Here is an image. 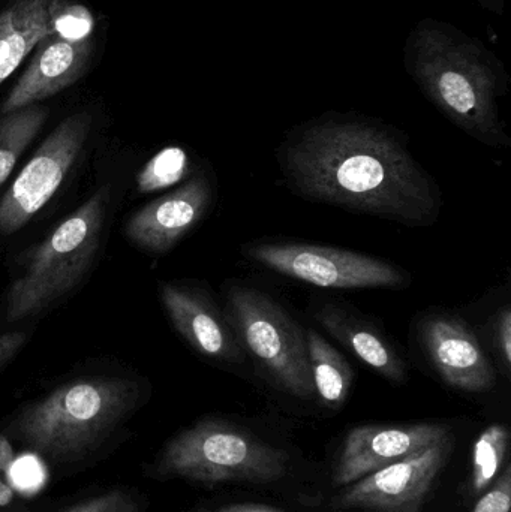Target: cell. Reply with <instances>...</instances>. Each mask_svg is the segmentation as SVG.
<instances>
[{
	"label": "cell",
	"mask_w": 511,
	"mask_h": 512,
	"mask_svg": "<svg viewBox=\"0 0 511 512\" xmlns=\"http://www.w3.org/2000/svg\"><path fill=\"white\" fill-rule=\"evenodd\" d=\"M287 185L305 200L429 227L443 207L429 174L392 129L327 114L294 129L279 149Z\"/></svg>",
	"instance_id": "cell-1"
},
{
	"label": "cell",
	"mask_w": 511,
	"mask_h": 512,
	"mask_svg": "<svg viewBox=\"0 0 511 512\" xmlns=\"http://www.w3.org/2000/svg\"><path fill=\"white\" fill-rule=\"evenodd\" d=\"M404 63L423 95L450 122L486 146H510L498 107L509 75L479 39L446 21L425 18L408 35Z\"/></svg>",
	"instance_id": "cell-2"
},
{
	"label": "cell",
	"mask_w": 511,
	"mask_h": 512,
	"mask_svg": "<svg viewBox=\"0 0 511 512\" xmlns=\"http://www.w3.org/2000/svg\"><path fill=\"white\" fill-rule=\"evenodd\" d=\"M140 388L131 379L95 376L66 382L24 406L8 432L56 462L83 459L134 411Z\"/></svg>",
	"instance_id": "cell-3"
},
{
	"label": "cell",
	"mask_w": 511,
	"mask_h": 512,
	"mask_svg": "<svg viewBox=\"0 0 511 512\" xmlns=\"http://www.w3.org/2000/svg\"><path fill=\"white\" fill-rule=\"evenodd\" d=\"M290 457L249 430L224 420H201L174 436L156 471L216 486L221 483L269 484L287 475Z\"/></svg>",
	"instance_id": "cell-4"
},
{
	"label": "cell",
	"mask_w": 511,
	"mask_h": 512,
	"mask_svg": "<svg viewBox=\"0 0 511 512\" xmlns=\"http://www.w3.org/2000/svg\"><path fill=\"white\" fill-rule=\"evenodd\" d=\"M107 209V189L78 207L35 249L6 294V322L38 315L71 292L96 258Z\"/></svg>",
	"instance_id": "cell-5"
},
{
	"label": "cell",
	"mask_w": 511,
	"mask_h": 512,
	"mask_svg": "<svg viewBox=\"0 0 511 512\" xmlns=\"http://www.w3.org/2000/svg\"><path fill=\"white\" fill-rule=\"evenodd\" d=\"M227 316L246 354L276 388L300 399L315 396L306 331L269 295L231 285Z\"/></svg>",
	"instance_id": "cell-6"
},
{
	"label": "cell",
	"mask_w": 511,
	"mask_h": 512,
	"mask_svg": "<svg viewBox=\"0 0 511 512\" xmlns=\"http://www.w3.org/2000/svg\"><path fill=\"white\" fill-rule=\"evenodd\" d=\"M245 255L282 276L320 288L402 289L411 283L407 271L383 259L312 243H251Z\"/></svg>",
	"instance_id": "cell-7"
},
{
	"label": "cell",
	"mask_w": 511,
	"mask_h": 512,
	"mask_svg": "<svg viewBox=\"0 0 511 512\" xmlns=\"http://www.w3.org/2000/svg\"><path fill=\"white\" fill-rule=\"evenodd\" d=\"M86 111L71 114L45 138L0 200V234L17 233L54 197L92 131Z\"/></svg>",
	"instance_id": "cell-8"
},
{
	"label": "cell",
	"mask_w": 511,
	"mask_h": 512,
	"mask_svg": "<svg viewBox=\"0 0 511 512\" xmlns=\"http://www.w3.org/2000/svg\"><path fill=\"white\" fill-rule=\"evenodd\" d=\"M455 438L444 439L401 462L378 469L333 499L336 510L368 512H420L434 489L450 454Z\"/></svg>",
	"instance_id": "cell-9"
},
{
	"label": "cell",
	"mask_w": 511,
	"mask_h": 512,
	"mask_svg": "<svg viewBox=\"0 0 511 512\" xmlns=\"http://www.w3.org/2000/svg\"><path fill=\"white\" fill-rule=\"evenodd\" d=\"M419 339L444 384L473 394L488 393L494 388V364L464 319L450 313H428L420 321Z\"/></svg>",
	"instance_id": "cell-10"
},
{
	"label": "cell",
	"mask_w": 511,
	"mask_h": 512,
	"mask_svg": "<svg viewBox=\"0 0 511 512\" xmlns=\"http://www.w3.org/2000/svg\"><path fill=\"white\" fill-rule=\"evenodd\" d=\"M450 436H453L452 427L441 423L354 427L345 438L336 466L335 484L350 486L360 478L401 462Z\"/></svg>",
	"instance_id": "cell-11"
},
{
	"label": "cell",
	"mask_w": 511,
	"mask_h": 512,
	"mask_svg": "<svg viewBox=\"0 0 511 512\" xmlns=\"http://www.w3.org/2000/svg\"><path fill=\"white\" fill-rule=\"evenodd\" d=\"M161 298L174 328L198 354L230 366L245 363L248 354L236 330L209 294L165 283Z\"/></svg>",
	"instance_id": "cell-12"
},
{
	"label": "cell",
	"mask_w": 511,
	"mask_h": 512,
	"mask_svg": "<svg viewBox=\"0 0 511 512\" xmlns=\"http://www.w3.org/2000/svg\"><path fill=\"white\" fill-rule=\"evenodd\" d=\"M213 186L204 174L138 210L126 225L129 240L153 254H165L188 236L209 212Z\"/></svg>",
	"instance_id": "cell-13"
},
{
	"label": "cell",
	"mask_w": 511,
	"mask_h": 512,
	"mask_svg": "<svg viewBox=\"0 0 511 512\" xmlns=\"http://www.w3.org/2000/svg\"><path fill=\"white\" fill-rule=\"evenodd\" d=\"M92 41H72L50 32L35 47L26 71L0 107V114L12 113L57 95L77 83L92 56Z\"/></svg>",
	"instance_id": "cell-14"
},
{
	"label": "cell",
	"mask_w": 511,
	"mask_h": 512,
	"mask_svg": "<svg viewBox=\"0 0 511 512\" xmlns=\"http://www.w3.org/2000/svg\"><path fill=\"white\" fill-rule=\"evenodd\" d=\"M314 319L378 375L393 384L407 381V363L392 340L359 310L330 301L315 309Z\"/></svg>",
	"instance_id": "cell-15"
},
{
	"label": "cell",
	"mask_w": 511,
	"mask_h": 512,
	"mask_svg": "<svg viewBox=\"0 0 511 512\" xmlns=\"http://www.w3.org/2000/svg\"><path fill=\"white\" fill-rule=\"evenodd\" d=\"M57 3L59 0H15L0 11V84L51 32Z\"/></svg>",
	"instance_id": "cell-16"
},
{
	"label": "cell",
	"mask_w": 511,
	"mask_h": 512,
	"mask_svg": "<svg viewBox=\"0 0 511 512\" xmlns=\"http://www.w3.org/2000/svg\"><path fill=\"white\" fill-rule=\"evenodd\" d=\"M306 342L315 394L327 408H341L347 402L353 385V367L318 331H306Z\"/></svg>",
	"instance_id": "cell-17"
},
{
	"label": "cell",
	"mask_w": 511,
	"mask_h": 512,
	"mask_svg": "<svg viewBox=\"0 0 511 512\" xmlns=\"http://www.w3.org/2000/svg\"><path fill=\"white\" fill-rule=\"evenodd\" d=\"M47 108L29 105L0 117V186L14 170L20 156L35 140L47 120Z\"/></svg>",
	"instance_id": "cell-18"
},
{
	"label": "cell",
	"mask_w": 511,
	"mask_h": 512,
	"mask_svg": "<svg viewBox=\"0 0 511 512\" xmlns=\"http://www.w3.org/2000/svg\"><path fill=\"white\" fill-rule=\"evenodd\" d=\"M510 447V432L504 424H492L483 430L473 447L471 495H482L495 483L504 466Z\"/></svg>",
	"instance_id": "cell-19"
},
{
	"label": "cell",
	"mask_w": 511,
	"mask_h": 512,
	"mask_svg": "<svg viewBox=\"0 0 511 512\" xmlns=\"http://www.w3.org/2000/svg\"><path fill=\"white\" fill-rule=\"evenodd\" d=\"M191 170L188 153L182 147H165L156 153L137 177L138 191L152 194L183 182Z\"/></svg>",
	"instance_id": "cell-20"
},
{
	"label": "cell",
	"mask_w": 511,
	"mask_h": 512,
	"mask_svg": "<svg viewBox=\"0 0 511 512\" xmlns=\"http://www.w3.org/2000/svg\"><path fill=\"white\" fill-rule=\"evenodd\" d=\"M492 351L500 363L501 372L509 378L511 370V310L503 307L492 321Z\"/></svg>",
	"instance_id": "cell-21"
},
{
	"label": "cell",
	"mask_w": 511,
	"mask_h": 512,
	"mask_svg": "<svg viewBox=\"0 0 511 512\" xmlns=\"http://www.w3.org/2000/svg\"><path fill=\"white\" fill-rule=\"evenodd\" d=\"M140 505L131 493L111 490L96 498L87 499L66 512H138Z\"/></svg>",
	"instance_id": "cell-22"
},
{
	"label": "cell",
	"mask_w": 511,
	"mask_h": 512,
	"mask_svg": "<svg viewBox=\"0 0 511 512\" xmlns=\"http://www.w3.org/2000/svg\"><path fill=\"white\" fill-rule=\"evenodd\" d=\"M511 511V465L504 466L500 477L482 493L471 512H510Z\"/></svg>",
	"instance_id": "cell-23"
},
{
	"label": "cell",
	"mask_w": 511,
	"mask_h": 512,
	"mask_svg": "<svg viewBox=\"0 0 511 512\" xmlns=\"http://www.w3.org/2000/svg\"><path fill=\"white\" fill-rule=\"evenodd\" d=\"M44 480V471L33 457H23L14 462L9 472L8 483L18 490L38 489Z\"/></svg>",
	"instance_id": "cell-24"
},
{
	"label": "cell",
	"mask_w": 511,
	"mask_h": 512,
	"mask_svg": "<svg viewBox=\"0 0 511 512\" xmlns=\"http://www.w3.org/2000/svg\"><path fill=\"white\" fill-rule=\"evenodd\" d=\"M26 333L23 331H11V333L0 334V369L5 367L27 343Z\"/></svg>",
	"instance_id": "cell-25"
},
{
	"label": "cell",
	"mask_w": 511,
	"mask_h": 512,
	"mask_svg": "<svg viewBox=\"0 0 511 512\" xmlns=\"http://www.w3.org/2000/svg\"><path fill=\"white\" fill-rule=\"evenodd\" d=\"M15 456L11 444L5 435H0V475L8 481L9 472L14 465Z\"/></svg>",
	"instance_id": "cell-26"
},
{
	"label": "cell",
	"mask_w": 511,
	"mask_h": 512,
	"mask_svg": "<svg viewBox=\"0 0 511 512\" xmlns=\"http://www.w3.org/2000/svg\"><path fill=\"white\" fill-rule=\"evenodd\" d=\"M216 512H285L281 508L272 507L264 504H234L221 508Z\"/></svg>",
	"instance_id": "cell-27"
},
{
	"label": "cell",
	"mask_w": 511,
	"mask_h": 512,
	"mask_svg": "<svg viewBox=\"0 0 511 512\" xmlns=\"http://www.w3.org/2000/svg\"><path fill=\"white\" fill-rule=\"evenodd\" d=\"M14 495V487H12L8 481L0 478V508L11 504L12 499H14Z\"/></svg>",
	"instance_id": "cell-28"
},
{
	"label": "cell",
	"mask_w": 511,
	"mask_h": 512,
	"mask_svg": "<svg viewBox=\"0 0 511 512\" xmlns=\"http://www.w3.org/2000/svg\"><path fill=\"white\" fill-rule=\"evenodd\" d=\"M488 11L495 12V14H503L504 2L506 0H479Z\"/></svg>",
	"instance_id": "cell-29"
},
{
	"label": "cell",
	"mask_w": 511,
	"mask_h": 512,
	"mask_svg": "<svg viewBox=\"0 0 511 512\" xmlns=\"http://www.w3.org/2000/svg\"><path fill=\"white\" fill-rule=\"evenodd\" d=\"M200 512H207V511H200Z\"/></svg>",
	"instance_id": "cell-30"
}]
</instances>
